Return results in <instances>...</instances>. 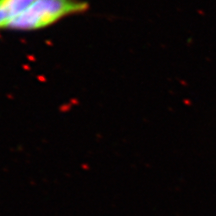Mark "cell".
Masks as SVG:
<instances>
[{
  "label": "cell",
  "mask_w": 216,
  "mask_h": 216,
  "mask_svg": "<svg viewBox=\"0 0 216 216\" xmlns=\"http://www.w3.org/2000/svg\"><path fill=\"white\" fill-rule=\"evenodd\" d=\"M88 4L81 0H37L11 21L6 28L18 31L41 29L71 14L83 12Z\"/></svg>",
  "instance_id": "6da1fadb"
},
{
  "label": "cell",
  "mask_w": 216,
  "mask_h": 216,
  "mask_svg": "<svg viewBox=\"0 0 216 216\" xmlns=\"http://www.w3.org/2000/svg\"><path fill=\"white\" fill-rule=\"evenodd\" d=\"M37 0H0V28H6L14 18L27 10Z\"/></svg>",
  "instance_id": "7a4b0ae2"
}]
</instances>
